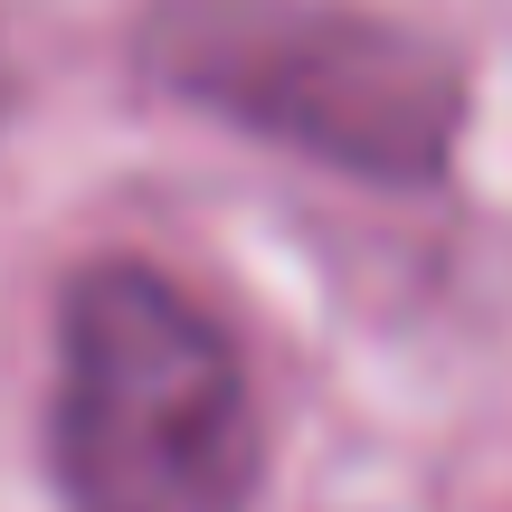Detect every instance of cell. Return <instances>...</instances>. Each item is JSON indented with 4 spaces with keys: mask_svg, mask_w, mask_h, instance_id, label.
I'll use <instances>...</instances> for the list:
<instances>
[{
    "mask_svg": "<svg viewBox=\"0 0 512 512\" xmlns=\"http://www.w3.org/2000/svg\"><path fill=\"white\" fill-rule=\"evenodd\" d=\"M0 95H10V67H0Z\"/></svg>",
    "mask_w": 512,
    "mask_h": 512,
    "instance_id": "obj_3",
    "label": "cell"
},
{
    "mask_svg": "<svg viewBox=\"0 0 512 512\" xmlns=\"http://www.w3.org/2000/svg\"><path fill=\"white\" fill-rule=\"evenodd\" d=\"M48 446L76 512H247L266 475L228 332L152 266L67 285Z\"/></svg>",
    "mask_w": 512,
    "mask_h": 512,
    "instance_id": "obj_1",
    "label": "cell"
},
{
    "mask_svg": "<svg viewBox=\"0 0 512 512\" xmlns=\"http://www.w3.org/2000/svg\"><path fill=\"white\" fill-rule=\"evenodd\" d=\"M143 67L190 105L361 181H437L465 114L446 48L332 0H162Z\"/></svg>",
    "mask_w": 512,
    "mask_h": 512,
    "instance_id": "obj_2",
    "label": "cell"
}]
</instances>
